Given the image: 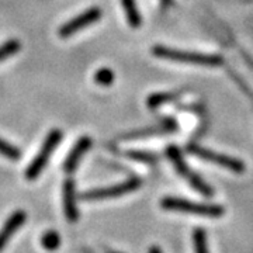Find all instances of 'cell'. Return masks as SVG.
Instances as JSON below:
<instances>
[{"instance_id": "cell-1", "label": "cell", "mask_w": 253, "mask_h": 253, "mask_svg": "<svg viewBox=\"0 0 253 253\" xmlns=\"http://www.w3.org/2000/svg\"><path fill=\"white\" fill-rule=\"evenodd\" d=\"M161 207L166 211H177L184 214H191L197 217L206 218H221L225 214V208L219 204L211 203H197L180 197H163L161 201Z\"/></svg>"}, {"instance_id": "cell-2", "label": "cell", "mask_w": 253, "mask_h": 253, "mask_svg": "<svg viewBox=\"0 0 253 253\" xmlns=\"http://www.w3.org/2000/svg\"><path fill=\"white\" fill-rule=\"evenodd\" d=\"M152 54L156 58L174 61V62L193 63V65H204V66H218L224 62L221 55L200 54V52H190V51H181L174 48H168L163 45H155L152 48Z\"/></svg>"}, {"instance_id": "cell-3", "label": "cell", "mask_w": 253, "mask_h": 253, "mask_svg": "<svg viewBox=\"0 0 253 253\" xmlns=\"http://www.w3.org/2000/svg\"><path fill=\"white\" fill-rule=\"evenodd\" d=\"M62 131L61 129H52L49 131V134L46 135L45 141L42 142L41 149L38 151L36 158L30 162V165L26 169V179L30 181L36 180L37 177L42 173L45 169V166L49 162L51 155L54 154V151L58 148V145L62 141Z\"/></svg>"}, {"instance_id": "cell-4", "label": "cell", "mask_w": 253, "mask_h": 253, "mask_svg": "<svg viewBox=\"0 0 253 253\" xmlns=\"http://www.w3.org/2000/svg\"><path fill=\"white\" fill-rule=\"evenodd\" d=\"M166 156H168L169 161L172 162V165L174 166V169H176V172L179 173L181 177H184L186 180L189 181V184H191L194 189L199 191L200 194H203L204 197H212V196H214V190H212V187H211L208 183H206V181L203 180L197 173L193 172L189 166H187V163L183 159L180 149H179L177 146H174V145L168 146V149H166Z\"/></svg>"}, {"instance_id": "cell-5", "label": "cell", "mask_w": 253, "mask_h": 253, "mask_svg": "<svg viewBox=\"0 0 253 253\" xmlns=\"http://www.w3.org/2000/svg\"><path fill=\"white\" fill-rule=\"evenodd\" d=\"M142 186V180L138 177H132L128 180L118 183L114 186H107V187H100V189L87 190L81 194V199L84 201H96V200H106V199H116L121 197L124 194H129L135 191Z\"/></svg>"}, {"instance_id": "cell-6", "label": "cell", "mask_w": 253, "mask_h": 253, "mask_svg": "<svg viewBox=\"0 0 253 253\" xmlns=\"http://www.w3.org/2000/svg\"><path fill=\"white\" fill-rule=\"evenodd\" d=\"M187 151L190 154H194L196 156H199L200 159L203 161H207V162L215 163L218 166H222L231 172L236 173V174H242L246 169L245 163L238 159V158H232V156H228L224 154H218L214 151H210L207 148H203L196 144H191L187 146Z\"/></svg>"}, {"instance_id": "cell-7", "label": "cell", "mask_w": 253, "mask_h": 253, "mask_svg": "<svg viewBox=\"0 0 253 253\" xmlns=\"http://www.w3.org/2000/svg\"><path fill=\"white\" fill-rule=\"evenodd\" d=\"M103 16V11L99 7H90V9L84 10L79 16L73 17L72 20L66 21L63 26L59 27V37L61 38H69L75 36L78 31H81L83 28L89 27L91 24H94L96 21H99Z\"/></svg>"}, {"instance_id": "cell-8", "label": "cell", "mask_w": 253, "mask_h": 253, "mask_svg": "<svg viewBox=\"0 0 253 253\" xmlns=\"http://www.w3.org/2000/svg\"><path fill=\"white\" fill-rule=\"evenodd\" d=\"M62 206L65 218L69 222H76L81 212L76 204V187L72 179H65L62 184Z\"/></svg>"}, {"instance_id": "cell-9", "label": "cell", "mask_w": 253, "mask_h": 253, "mask_svg": "<svg viewBox=\"0 0 253 253\" xmlns=\"http://www.w3.org/2000/svg\"><path fill=\"white\" fill-rule=\"evenodd\" d=\"M26 221H27V212L24 210L14 211L6 219V222L0 228V252H3V249L6 248V245L9 244L10 239L13 238V235L21 226L26 224Z\"/></svg>"}, {"instance_id": "cell-10", "label": "cell", "mask_w": 253, "mask_h": 253, "mask_svg": "<svg viewBox=\"0 0 253 253\" xmlns=\"http://www.w3.org/2000/svg\"><path fill=\"white\" fill-rule=\"evenodd\" d=\"M91 144H93V141H91L90 136H87V135L81 136V138L76 141V144L73 145V148L71 149V152L68 154L66 159H65V162H63L62 165L63 172L68 173V174H71V173L75 172V170H76V168H78V165L81 163L83 155L86 154V152L90 149Z\"/></svg>"}, {"instance_id": "cell-11", "label": "cell", "mask_w": 253, "mask_h": 253, "mask_svg": "<svg viewBox=\"0 0 253 253\" xmlns=\"http://www.w3.org/2000/svg\"><path fill=\"white\" fill-rule=\"evenodd\" d=\"M176 128H177V124H176L174 120H166V121H163L162 124L138 129V131H134V132L126 135L124 138H126V139H134V138H145V136L158 135V134H166V132L176 131Z\"/></svg>"}, {"instance_id": "cell-12", "label": "cell", "mask_w": 253, "mask_h": 253, "mask_svg": "<svg viewBox=\"0 0 253 253\" xmlns=\"http://www.w3.org/2000/svg\"><path fill=\"white\" fill-rule=\"evenodd\" d=\"M121 6L124 9L126 21H128L129 27H141L142 17H141V13H139V9H138V4H136L135 0H121Z\"/></svg>"}, {"instance_id": "cell-13", "label": "cell", "mask_w": 253, "mask_h": 253, "mask_svg": "<svg viewBox=\"0 0 253 253\" xmlns=\"http://www.w3.org/2000/svg\"><path fill=\"white\" fill-rule=\"evenodd\" d=\"M40 242H41V246H42L45 251L54 252L56 249H59L62 241H61V236H59V234H58L56 231H54V229H48V231H45V232L41 235Z\"/></svg>"}, {"instance_id": "cell-14", "label": "cell", "mask_w": 253, "mask_h": 253, "mask_svg": "<svg viewBox=\"0 0 253 253\" xmlns=\"http://www.w3.org/2000/svg\"><path fill=\"white\" fill-rule=\"evenodd\" d=\"M179 94L177 93H154L151 94L148 99H146V104L149 109H158L161 107L162 104H166V103H170L173 100L176 99Z\"/></svg>"}, {"instance_id": "cell-15", "label": "cell", "mask_w": 253, "mask_h": 253, "mask_svg": "<svg viewBox=\"0 0 253 253\" xmlns=\"http://www.w3.org/2000/svg\"><path fill=\"white\" fill-rule=\"evenodd\" d=\"M193 245L196 253H210L208 252L207 232L203 228H196L193 231Z\"/></svg>"}, {"instance_id": "cell-16", "label": "cell", "mask_w": 253, "mask_h": 253, "mask_svg": "<svg viewBox=\"0 0 253 253\" xmlns=\"http://www.w3.org/2000/svg\"><path fill=\"white\" fill-rule=\"evenodd\" d=\"M0 155H3L9 161L17 162L21 158V151L18 149L17 146H14L13 144H10V142L0 138Z\"/></svg>"}, {"instance_id": "cell-17", "label": "cell", "mask_w": 253, "mask_h": 253, "mask_svg": "<svg viewBox=\"0 0 253 253\" xmlns=\"http://www.w3.org/2000/svg\"><path fill=\"white\" fill-rule=\"evenodd\" d=\"M21 48V44L18 40H9L4 44L0 45V62L7 59L10 56H13L14 54H17Z\"/></svg>"}, {"instance_id": "cell-18", "label": "cell", "mask_w": 253, "mask_h": 253, "mask_svg": "<svg viewBox=\"0 0 253 253\" xmlns=\"http://www.w3.org/2000/svg\"><path fill=\"white\" fill-rule=\"evenodd\" d=\"M126 158H129L131 161H136V162L141 163H148V165H152V163L158 162V156L152 152H145V151H128L126 152Z\"/></svg>"}, {"instance_id": "cell-19", "label": "cell", "mask_w": 253, "mask_h": 253, "mask_svg": "<svg viewBox=\"0 0 253 253\" xmlns=\"http://www.w3.org/2000/svg\"><path fill=\"white\" fill-rule=\"evenodd\" d=\"M114 78L116 75L109 68H100L99 71L94 73V82L99 86H106V87L111 86L114 83Z\"/></svg>"}, {"instance_id": "cell-20", "label": "cell", "mask_w": 253, "mask_h": 253, "mask_svg": "<svg viewBox=\"0 0 253 253\" xmlns=\"http://www.w3.org/2000/svg\"><path fill=\"white\" fill-rule=\"evenodd\" d=\"M148 253H163L162 249L158 246V245H152L151 248H149V251H148Z\"/></svg>"}, {"instance_id": "cell-21", "label": "cell", "mask_w": 253, "mask_h": 253, "mask_svg": "<svg viewBox=\"0 0 253 253\" xmlns=\"http://www.w3.org/2000/svg\"><path fill=\"white\" fill-rule=\"evenodd\" d=\"M163 7H170L173 4V0H161Z\"/></svg>"}, {"instance_id": "cell-22", "label": "cell", "mask_w": 253, "mask_h": 253, "mask_svg": "<svg viewBox=\"0 0 253 253\" xmlns=\"http://www.w3.org/2000/svg\"><path fill=\"white\" fill-rule=\"evenodd\" d=\"M104 253H121V252L114 251V249H109V248H106V249H104Z\"/></svg>"}, {"instance_id": "cell-23", "label": "cell", "mask_w": 253, "mask_h": 253, "mask_svg": "<svg viewBox=\"0 0 253 253\" xmlns=\"http://www.w3.org/2000/svg\"><path fill=\"white\" fill-rule=\"evenodd\" d=\"M82 253H94V252H93V251H90V249H86V248H84V249L82 251Z\"/></svg>"}]
</instances>
